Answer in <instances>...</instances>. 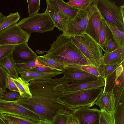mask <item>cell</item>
Segmentation results:
<instances>
[{
	"instance_id": "6da1fadb",
	"label": "cell",
	"mask_w": 124,
	"mask_h": 124,
	"mask_svg": "<svg viewBox=\"0 0 124 124\" xmlns=\"http://www.w3.org/2000/svg\"><path fill=\"white\" fill-rule=\"evenodd\" d=\"M29 88L31 98L21 96L16 101L24 107L38 115L40 120L51 121L57 115L72 114L74 109L59 100L63 94L64 87L50 81H31Z\"/></svg>"
},
{
	"instance_id": "7a4b0ae2",
	"label": "cell",
	"mask_w": 124,
	"mask_h": 124,
	"mask_svg": "<svg viewBox=\"0 0 124 124\" xmlns=\"http://www.w3.org/2000/svg\"><path fill=\"white\" fill-rule=\"evenodd\" d=\"M50 45L51 48L49 50H37V53H47L42 56L52 59L63 66L92 65L71 38L65 36L61 33Z\"/></svg>"
},
{
	"instance_id": "3957f363",
	"label": "cell",
	"mask_w": 124,
	"mask_h": 124,
	"mask_svg": "<svg viewBox=\"0 0 124 124\" xmlns=\"http://www.w3.org/2000/svg\"><path fill=\"white\" fill-rule=\"evenodd\" d=\"M97 0H93L87 6L79 9L73 18L69 20L62 34L68 37L82 35L92 15L98 10Z\"/></svg>"
},
{
	"instance_id": "277c9868",
	"label": "cell",
	"mask_w": 124,
	"mask_h": 124,
	"mask_svg": "<svg viewBox=\"0 0 124 124\" xmlns=\"http://www.w3.org/2000/svg\"><path fill=\"white\" fill-rule=\"evenodd\" d=\"M103 90V87L78 91L60 96L59 101L73 109L82 107L90 108Z\"/></svg>"
},
{
	"instance_id": "5b68a950",
	"label": "cell",
	"mask_w": 124,
	"mask_h": 124,
	"mask_svg": "<svg viewBox=\"0 0 124 124\" xmlns=\"http://www.w3.org/2000/svg\"><path fill=\"white\" fill-rule=\"evenodd\" d=\"M71 39L92 65L98 67L101 64L103 55L99 45L88 35L71 37Z\"/></svg>"
},
{
	"instance_id": "8992f818",
	"label": "cell",
	"mask_w": 124,
	"mask_h": 124,
	"mask_svg": "<svg viewBox=\"0 0 124 124\" xmlns=\"http://www.w3.org/2000/svg\"><path fill=\"white\" fill-rule=\"evenodd\" d=\"M98 10L107 23L124 31V5L117 6L110 0H97Z\"/></svg>"
},
{
	"instance_id": "52a82bcc",
	"label": "cell",
	"mask_w": 124,
	"mask_h": 124,
	"mask_svg": "<svg viewBox=\"0 0 124 124\" xmlns=\"http://www.w3.org/2000/svg\"><path fill=\"white\" fill-rule=\"evenodd\" d=\"M19 26L28 33H44L52 31L55 27L49 15L46 10L22 19L17 23Z\"/></svg>"
},
{
	"instance_id": "ba28073f",
	"label": "cell",
	"mask_w": 124,
	"mask_h": 124,
	"mask_svg": "<svg viewBox=\"0 0 124 124\" xmlns=\"http://www.w3.org/2000/svg\"><path fill=\"white\" fill-rule=\"evenodd\" d=\"M81 67L63 66L62 70L63 76L60 78H51L50 81L57 84L63 85L70 83L86 82L102 80L95 76L81 70Z\"/></svg>"
},
{
	"instance_id": "9c48e42d",
	"label": "cell",
	"mask_w": 124,
	"mask_h": 124,
	"mask_svg": "<svg viewBox=\"0 0 124 124\" xmlns=\"http://www.w3.org/2000/svg\"><path fill=\"white\" fill-rule=\"evenodd\" d=\"M30 36V34L22 30L16 23L0 31V46L27 43Z\"/></svg>"
},
{
	"instance_id": "30bf717a",
	"label": "cell",
	"mask_w": 124,
	"mask_h": 124,
	"mask_svg": "<svg viewBox=\"0 0 124 124\" xmlns=\"http://www.w3.org/2000/svg\"><path fill=\"white\" fill-rule=\"evenodd\" d=\"M0 112L17 116L37 122L39 116L17 103L15 100L8 101L0 99Z\"/></svg>"
},
{
	"instance_id": "8fae6325",
	"label": "cell",
	"mask_w": 124,
	"mask_h": 124,
	"mask_svg": "<svg viewBox=\"0 0 124 124\" xmlns=\"http://www.w3.org/2000/svg\"><path fill=\"white\" fill-rule=\"evenodd\" d=\"M100 110L82 107L74 109L71 117L78 124H99Z\"/></svg>"
},
{
	"instance_id": "7c38bea8",
	"label": "cell",
	"mask_w": 124,
	"mask_h": 124,
	"mask_svg": "<svg viewBox=\"0 0 124 124\" xmlns=\"http://www.w3.org/2000/svg\"><path fill=\"white\" fill-rule=\"evenodd\" d=\"M12 53L16 64L23 63L33 61L36 59L38 56L29 47L27 43L16 45Z\"/></svg>"
},
{
	"instance_id": "4fadbf2b",
	"label": "cell",
	"mask_w": 124,
	"mask_h": 124,
	"mask_svg": "<svg viewBox=\"0 0 124 124\" xmlns=\"http://www.w3.org/2000/svg\"><path fill=\"white\" fill-rule=\"evenodd\" d=\"M102 18V17L98 10L89 19L84 33L90 36L99 44V30Z\"/></svg>"
},
{
	"instance_id": "5bb4252c",
	"label": "cell",
	"mask_w": 124,
	"mask_h": 124,
	"mask_svg": "<svg viewBox=\"0 0 124 124\" xmlns=\"http://www.w3.org/2000/svg\"><path fill=\"white\" fill-rule=\"evenodd\" d=\"M62 85L64 87L63 94L64 95L78 91L101 88L105 86V82L103 80H98L86 82L72 83Z\"/></svg>"
},
{
	"instance_id": "9a60e30c",
	"label": "cell",
	"mask_w": 124,
	"mask_h": 124,
	"mask_svg": "<svg viewBox=\"0 0 124 124\" xmlns=\"http://www.w3.org/2000/svg\"><path fill=\"white\" fill-rule=\"evenodd\" d=\"M46 10L52 20L55 27L59 31H63L65 29L69 19L60 11L51 6L47 2Z\"/></svg>"
},
{
	"instance_id": "2e32d148",
	"label": "cell",
	"mask_w": 124,
	"mask_h": 124,
	"mask_svg": "<svg viewBox=\"0 0 124 124\" xmlns=\"http://www.w3.org/2000/svg\"><path fill=\"white\" fill-rule=\"evenodd\" d=\"M63 74L61 71L51 72H42L29 71L23 72L19 73L20 77L23 80L28 82L35 80H42L50 81L53 77Z\"/></svg>"
},
{
	"instance_id": "e0dca14e",
	"label": "cell",
	"mask_w": 124,
	"mask_h": 124,
	"mask_svg": "<svg viewBox=\"0 0 124 124\" xmlns=\"http://www.w3.org/2000/svg\"><path fill=\"white\" fill-rule=\"evenodd\" d=\"M115 99L113 89L107 91L103 90L94 105L98 106L100 110H104L111 113L112 104Z\"/></svg>"
},
{
	"instance_id": "ac0fdd59",
	"label": "cell",
	"mask_w": 124,
	"mask_h": 124,
	"mask_svg": "<svg viewBox=\"0 0 124 124\" xmlns=\"http://www.w3.org/2000/svg\"><path fill=\"white\" fill-rule=\"evenodd\" d=\"M106 47L101 64H121L124 62V46L117 47L111 52H107Z\"/></svg>"
},
{
	"instance_id": "d6986e66",
	"label": "cell",
	"mask_w": 124,
	"mask_h": 124,
	"mask_svg": "<svg viewBox=\"0 0 124 124\" xmlns=\"http://www.w3.org/2000/svg\"><path fill=\"white\" fill-rule=\"evenodd\" d=\"M46 1L52 7L66 16L69 20L74 17L79 10L69 5L62 0H46Z\"/></svg>"
},
{
	"instance_id": "ffe728a7",
	"label": "cell",
	"mask_w": 124,
	"mask_h": 124,
	"mask_svg": "<svg viewBox=\"0 0 124 124\" xmlns=\"http://www.w3.org/2000/svg\"><path fill=\"white\" fill-rule=\"evenodd\" d=\"M99 44L104 52V48L106 47L108 42L111 39L113 40L111 32L102 18L101 20L99 30Z\"/></svg>"
},
{
	"instance_id": "44dd1931",
	"label": "cell",
	"mask_w": 124,
	"mask_h": 124,
	"mask_svg": "<svg viewBox=\"0 0 124 124\" xmlns=\"http://www.w3.org/2000/svg\"><path fill=\"white\" fill-rule=\"evenodd\" d=\"M12 53L0 60V66L13 78H17L19 77L18 74L16 69V63L13 59Z\"/></svg>"
},
{
	"instance_id": "7402d4cb",
	"label": "cell",
	"mask_w": 124,
	"mask_h": 124,
	"mask_svg": "<svg viewBox=\"0 0 124 124\" xmlns=\"http://www.w3.org/2000/svg\"><path fill=\"white\" fill-rule=\"evenodd\" d=\"M12 79L18 89L21 96L31 98L32 95L29 88V83L22 79L20 77Z\"/></svg>"
},
{
	"instance_id": "603a6c76",
	"label": "cell",
	"mask_w": 124,
	"mask_h": 124,
	"mask_svg": "<svg viewBox=\"0 0 124 124\" xmlns=\"http://www.w3.org/2000/svg\"><path fill=\"white\" fill-rule=\"evenodd\" d=\"M121 64H101L97 69L100 76L104 80L113 73Z\"/></svg>"
},
{
	"instance_id": "cb8c5ba5",
	"label": "cell",
	"mask_w": 124,
	"mask_h": 124,
	"mask_svg": "<svg viewBox=\"0 0 124 124\" xmlns=\"http://www.w3.org/2000/svg\"><path fill=\"white\" fill-rule=\"evenodd\" d=\"M106 23L111 32L113 40L116 44L117 47L124 46V32Z\"/></svg>"
},
{
	"instance_id": "d4e9b609",
	"label": "cell",
	"mask_w": 124,
	"mask_h": 124,
	"mask_svg": "<svg viewBox=\"0 0 124 124\" xmlns=\"http://www.w3.org/2000/svg\"><path fill=\"white\" fill-rule=\"evenodd\" d=\"M19 13H11L6 16L5 18L0 24V31L8 27L17 23L20 18Z\"/></svg>"
},
{
	"instance_id": "484cf974",
	"label": "cell",
	"mask_w": 124,
	"mask_h": 124,
	"mask_svg": "<svg viewBox=\"0 0 124 124\" xmlns=\"http://www.w3.org/2000/svg\"><path fill=\"white\" fill-rule=\"evenodd\" d=\"M37 59L41 65L55 69L62 72L63 66L50 59L42 56H38Z\"/></svg>"
},
{
	"instance_id": "4316f807",
	"label": "cell",
	"mask_w": 124,
	"mask_h": 124,
	"mask_svg": "<svg viewBox=\"0 0 124 124\" xmlns=\"http://www.w3.org/2000/svg\"><path fill=\"white\" fill-rule=\"evenodd\" d=\"M4 118L17 124H38L39 122L9 114L2 113Z\"/></svg>"
},
{
	"instance_id": "83f0119b",
	"label": "cell",
	"mask_w": 124,
	"mask_h": 124,
	"mask_svg": "<svg viewBox=\"0 0 124 124\" xmlns=\"http://www.w3.org/2000/svg\"><path fill=\"white\" fill-rule=\"evenodd\" d=\"M41 65L36 59L25 63L16 64V67L19 74L21 72L29 71L33 68Z\"/></svg>"
},
{
	"instance_id": "f1b7e54d",
	"label": "cell",
	"mask_w": 124,
	"mask_h": 124,
	"mask_svg": "<svg viewBox=\"0 0 124 124\" xmlns=\"http://www.w3.org/2000/svg\"><path fill=\"white\" fill-rule=\"evenodd\" d=\"M72 114H59L56 115L50 122L51 124H68Z\"/></svg>"
},
{
	"instance_id": "f546056e",
	"label": "cell",
	"mask_w": 124,
	"mask_h": 124,
	"mask_svg": "<svg viewBox=\"0 0 124 124\" xmlns=\"http://www.w3.org/2000/svg\"><path fill=\"white\" fill-rule=\"evenodd\" d=\"M100 110L99 124H114L111 113L104 110Z\"/></svg>"
},
{
	"instance_id": "4dcf8cb0",
	"label": "cell",
	"mask_w": 124,
	"mask_h": 124,
	"mask_svg": "<svg viewBox=\"0 0 124 124\" xmlns=\"http://www.w3.org/2000/svg\"><path fill=\"white\" fill-rule=\"evenodd\" d=\"M29 16L38 13L40 8V0H27Z\"/></svg>"
},
{
	"instance_id": "1f68e13d",
	"label": "cell",
	"mask_w": 124,
	"mask_h": 124,
	"mask_svg": "<svg viewBox=\"0 0 124 124\" xmlns=\"http://www.w3.org/2000/svg\"><path fill=\"white\" fill-rule=\"evenodd\" d=\"M93 0H70L66 2L71 6L80 9L87 6Z\"/></svg>"
},
{
	"instance_id": "d6a6232c",
	"label": "cell",
	"mask_w": 124,
	"mask_h": 124,
	"mask_svg": "<svg viewBox=\"0 0 124 124\" xmlns=\"http://www.w3.org/2000/svg\"><path fill=\"white\" fill-rule=\"evenodd\" d=\"M7 72L0 66V90L5 93L7 88Z\"/></svg>"
},
{
	"instance_id": "836d02e7",
	"label": "cell",
	"mask_w": 124,
	"mask_h": 124,
	"mask_svg": "<svg viewBox=\"0 0 124 124\" xmlns=\"http://www.w3.org/2000/svg\"><path fill=\"white\" fill-rule=\"evenodd\" d=\"M81 69L88 73L95 76L104 81V80L100 76L97 67L92 65H86L81 66Z\"/></svg>"
},
{
	"instance_id": "e575fe53",
	"label": "cell",
	"mask_w": 124,
	"mask_h": 124,
	"mask_svg": "<svg viewBox=\"0 0 124 124\" xmlns=\"http://www.w3.org/2000/svg\"><path fill=\"white\" fill-rule=\"evenodd\" d=\"M16 45L0 46V60L11 53Z\"/></svg>"
},
{
	"instance_id": "d590c367",
	"label": "cell",
	"mask_w": 124,
	"mask_h": 124,
	"mask_svg": "<svg viewBox=\"0 0 124 124\" xmlns=\"http://www.w3.org/2000/svg\"><path fill=\"white\" fill-rule=\"evenodd\" d=\"M21 97L19 93L16 91H10L5 93L3 95L2 99L8 101H13L19 99Z\"/></svg>"
},
{
	"instance_id": "8d00e7d4",
	"label": "cell",
	"mask_w": 124,
	"mask_h": 124,
	"mask_svg": "<svg viewBox=\"0 0 124 124\" xmlns=\"http://www.w3.org/2000/svg\"><path fill=\"white\" fill-rule=\"evenodd\" d=\"M30 71H32L42 72H51L60 71L58 70L43 65L33 68Z\"/></svg>"
},
{
	"instance_id": "74e56055",
	"label": "cell",
	"mask_w": 124,
	"mask_h": 124,
	"mask_svg": "<svg viewBox=\"0 0 124 124\" xmlns=\"http://www.w3.org/2000/svg\"><path fill=\"white\" fill-rule=\"evenodd\" d=\"M7 88L11 91H16L19 93V91L12 79L13 78L7 73Z\"/></svg>"
},
{
	"instance_id": "f35d334b",
	"label": "cell",
	"mask_w": 124,
	"mask_h": 124,
	"mask_svg": "<svg viewBox=\"0 0 124 124\" xmlns=\"http://www.w3.org/2000/svg\"><path fill=\"white\" fill-rule=\"evenodd\" d=\"M117 47L116 43L112 39H111L108 42L106 48L107 52H111L115 50Z\"/></svg>"
},
{
	"instance_id": "ab89813d",
	"label": "cell",
	"mask_w": 124,
	"mask_h": 124,
	"mask_svg": "<svg viewBox=\"0 0 124 124\" xmlns=\"http://www.w3.org/2000/svg\"><path fill=\"white\" fill-rule=\"evenodd\" d=\"M68 124H78L77 121L71 117L70 118Z\"/></svg>"
},
{
	"instance_id": "60d3db41",
	"label": "cell",
	"mask_w": 124,
	"mask_h": 124,
	"mask_svg": "<svg viewBox=\"0 0 124 124\" xmlns=\"http://www.w3.org/2000/svg\"><path fill=\"white\" fill-rule=\"evenodd\" d=\"M38 124H51L50 122L46 120H40Z\"/></svg>"
},
{
	"instance_id": "b9f144b4",
	"label": "cell",
	"mask_w": 124,
	"mask_h": 124,
	"mask_svg": "<svg viewBox=\"0 0 124 124\" xmlns=\"http://www.w3.org/2000/svg\"><path fill=\"white\" fill-rule=\"evenodd\" d=\"M6 16H4L1 12H0V24L5 18Z\"/></svg>"
},
{
	"instance_id": "7bdbcfd3",
	"label": "cell",
	"mask_w": 124,
	"mask_h": 124,
	"mask_svg": "<svg viewBox=\"0 0 124 124\" xmlns=\"http://www.w3.org/2000/svg\"><path fill=\"white\" fill-rule=\"evenodd\" d=\"M4 118L0 117V124H7L5 121Z\"/></svg>"
},
{
	"instance_id": "ee69618b",
	"label": "cell",
	"mask_w": 124,
	"mask_h": 124,
	"mask_svg": "<svg viewBox=\"0 0 124 124\" xmlns=\"http://www.w3.org/2000/svg\"><path fill=\"white\" fill-rule=\"evenodd\" d=\"M4 120L7 124H17L14 122L8 120L5 118Z\"/></svg>"
},
{
	"instance_id": "f6af8a7d",
	"label": "cell",
	"mask_w": 124,
	"mask_h": 124,
	"mask_svg": "<svg viewBox=\"0 0 124 124\" xmlns=\"http://www.w3.org/2000/svg\"><path fill=\"white\" fill-rule=\"evenodd\" d=\"M5 93L4 92L0 90V99H2L3 96Z\"/></svg>"
},
{
	"instance_id": "bcb514c9",
	"label": "cell",
	"mask_w": 124,
	"mask_h": 124,
	"mask_svg": "<svg viewBox=\"0 0 124 124\" xmlns=\"http://www.w3.org/2000/svg\"><path fill=\"white\" fill-rule=\"evenodd\" d=\"M0 117L4 118L2 115V113L0 112Z\"/></svg>"
}]
</instances>
